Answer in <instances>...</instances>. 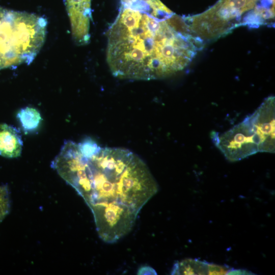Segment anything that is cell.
I'll return each instance as SVG.
<instances>
[{
  "mask_svg": "<svg viewBox=\"0 0 275 275\" xmlns=\"http://www.w3.org/2000/svg\"><path fill=\"white\" fill-rule=\"evenodd\" d=\"M51 167L85 201L104 242L113 243L133 228L158 184L143 160L132 152L102 147L90 138L65 142Z\"/></svg>",
  "mask_w": 275,
  "mask_h": 275,
  "instance_id": "cell-1",
  "label": "cell"
},
{
  "mask_svg": "<svg viewBox=\"0 0 275 275\" xmlns=\"http://www.w3.org/2000/svg\"><path fill=\"white\" fill-rule=\"evenodd\" d=\"M107 38L109 69L127 79L170 76L186 68L204 46L183 17L157 16L121 4Z\"/></svg>",
  "mask_w": 275,
  "mask_h": 275,
  "instance_id": "cell-2",
  "label": "cell"
},
{
  "mask_svg": "<svg viewBox=\"0 0 275 275\" xmlns=\"http://www.w3.org/2000/svg\"><path fill=\"white\" fill-rule=\"evenodd\" d=\"M274 5V0H219L201 13L183 17L190 33L204 43L241 26L272 23Z\"/></svg>",
  "mask_w": 275,
  "mask_h": 275,
  "instance_id": "cell-3",
  "label": "cell"
},
{
  "mask_svg": "<svg viewBox=\"0 0 275 275\" xmlns=\"http://www.w3.org/2000/svg\"><path fill=\"white\" fill-rule=\"evenodd\" d=\"M47 23L36 14L0 7V70L31 63L44 43Z\"/></svg>",
  "mask_w": 275,
  "mask_h": 275,
  "instance_id": "cell-4",
  "label": "cell"
},
{
  "mask_svg": "<svg viewBox=\"0 0 275 275\" xmlns=\"http://www.w3.org/2000/svg\"><path fill=\"white\" fill-rule=\"evenodd\" d=\"M213 134L214 143L230 161H238L262 152L260 135L250 115L223 134Z\"/></svg>",
  "mask_w": 275,
  "mask_h": 275,
  "instance_id": "cell-5",
  "label": "cell"
},
{
  "mask_svg": "<svg viewBox=\"0 0 275 275\" xmlns=\"http://www.w3.org/2000/svg\"><path fill=\"white\" fill-rule=\"evenodd\" d=\"M65 5L74 42L79 45L87 44L90 39L91 0H65Z\"/></svg>",
  "mask_w": 275,
  "mask_h": 275,
  "instance_id": "cell-6",
  "label": "cell"
},
{
  "mask_svg": "<svg viewBox=\"0 0 275 275\" xmlns=\"http://www.w3.org/2000/svg\"><path fill=\"white\" fill-rule=\"evenodd\" d=\"M22 141L19 131L14 127L0 124V155L16 158L22 151Z\"/></svg>",
  "mask_w": 275,
  "mask_h": 275,
  "instance_id": "cell-7",
  "label": "cell"
},
{
  "mask_svg": "<svg viewBox=\"0 0 275 275\" xmlns=\"http://www.w3.org/2000/svg\"><path fill=\"white\" fill-rule=\"evenodd\" d=\"M209 263L197 259H186L176 262L171 274H209Z\"/></svg>",
  "mask_w": 275,
  "mask_h": 275,
  "instance_id": "cell-8",
  "label": "cell"
},
{
  "mask_svg": "<svg viewBox=\"0 0 275 275\" xmlns=\"http://www.w3.org/2000/svg\"><path fill=\"white\" fill-rule=\"evenodd\" d=\"M120 2L121 5L156 15L172 12L160 0H120Z\"/></svg>",
  "mask_w": 275,
  "mask_h": 275,
  "instance_id": "cell-9",
  "label": "cell"
},
{
  "mask_svg": "<svg viewBox=\"0 0 275 275\" xmlns=\"http://www.w3.org/2000/svg\"><path fill=\"white\" fill-rule=\"evenodd\" d=\"M17 118L26 132L37 129L42 120L39 112L35 108L29 106L20 109L17 114Z\"/></svg>",
  "mask_w": 275,
  "mask_h": 275,
  "instance_id": "cell-10",
  "label": "cell"
},
{
  "mask_svg": "<svg viewBox=\"0 0 275 275\" xmlns=\"http://www.w3.org/2000/svg\"><path fill=\"white\" fill-rule=\"evenodd\" d=\"M10 201L8 188L7 185L0 186V223L9 213Z\"/></svg>",
  "mask_w": 275,
  "mask_h": 275,
  "instance_id": "cell-11",
  "label": "cell"
},
{
  "mask_svg": "<svg viewBox=\"0 0 275 275\" xmlns=\"http://www.w3.org/2000/svg\"><path fill=\"white\" fill-rule=\"evenodd\" d=\"M226 274H254L251 271L243 269H230Z\"/></svg>",
  "mask_w": 275,
  "mask_h": 275,
  "instance_id": "cell-12",
  "label": "cell"
},
{
  "mask_svg": "<svg viewBox=\"0 0 275 275\" xmlns=\"http://www.w3.org/2000/svg\"><path fill=\"white\" fill-rule=\"evenodd\" d=\"M138 274H156L155 270L149 266L141 267L138 271Z\"/></svg>",
  "mask_w": 275,
  "mask_h": 275,
  "instance_id": "cell-13",
  "label": "cell"
}]
</instances>
